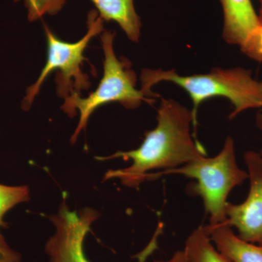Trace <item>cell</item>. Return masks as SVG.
<instances>
[{"label": "cell", "instance_id": "cell-1", "mask_svg": "<svg viewBox=\"0 0 262 262\" xmlns=\"http://www.w3.org/2000/svg\"><path fill=\"white\" fill-rule=\"evenodd\" d=\"M157 120L156 127L145 133L144 141L138 149L117 151L107 158H122L132 161L126 168L108 170L105 174V181L117 179L125 187L136 189L145 182L151 170L179 168L206 155L203 148L193 140L191 134V125L194 127L192 110L173 99L163 98Z\"/></svg>", "mask_w": 262, "mask_h": 262}, {"label": "cell", "instance_id": "cell-2", "mask_svg": "<svg viewBox=\"0 0 262 262\" xmlns=\"http://www.w3.org/2000/svg\"><path fill=\"white\" fill-rule=\"evenodd\" d=\"M141 89L148 97L155 98L151 88L160 82H170L187 91L192 100L194 128L200 105L214 97L228 99L234 106L229 119L243 112L262 107V81L255 80L251 70L242 67L223 70L213 69L208 74L190 76L179 75L175 70H144L141 72Z\"/></svg>", "mask_w": 262, "mask_h": 262}, {"label": "cell", "instance_id": "cell-3", "mask_svg": "<svg viewBox=\"0 0 262 262\" xmlns=\"http://www.w3.org/2000/svg\"><path fill=\"white\" fill-rule=\"evenodd\" d=\"M171 174L195 179L196 182L188 187V192L201 196L211 225L225 223L229 194L248 178L247 171L237 163L235 146L230 136L226 139L220 152L213 158L204 155L179 168L149 173L146 180Z\"/></svg>", "mask_w": 262, "mask_h": 262}, {"label": "cell", "instance_id": "cell-4", "mask_svg": "<svg viewBox=\"0 0 262 262\" xmlns=\"http://www.w3.org/2000/svg\"><path fill=\"white\" fill-rule=\"evenodd\" d=\"M115 33L104 31L101 39L104 61L103 74L97 89L88 96L82 98L80 94H72L66 98L62 110L69 116L80 112L78 125L71 141L75 143L81 131L87 125L90 117L96 108L111 102H119L125 108L134 110L140 106L142 101L152 105L155 98L148 97L142 89H136V75L131 69V63L125 58L118 59L115 56L113 41Z\"/></svg>", "mask_w": 262, "mask_h": 262}, {"label": "cell", "instance_id": "cell-5", "mask_svg": "<svg viewBox=\"0 0 262 262\" xmlns=\"http://www.w3.org/2000/svg\"><path fill=\"white\" fill-rule=\"evenodd\" d=\"M103 20L98 12L91 10L88 15V32L77 42H67L57 37L45 25L48 44V58L46 65L37 81L27 89L22 101V108L28 110L34 98L39 94L43 82L51 72L57 71V94L64 99L72 94H80V91L90 87L89 77L82 72V62L85 60L84 51L90 41L103 31Z\"/></svg>", "mask_w": 262, "mask_h": 262}, {"label": "cell", "instance_id": "cell-6", "mask_svg": "<svg viewBox=\"0 0 262 262\" xmlns=\"http://www.w3.org/2000/svg\"><path fill=\"white\" fill-rule=\"evenodd\" d=\"M98 218V212L92 208L72 211L62 203L58 213L51 217L56 232L46 245L50 262H90L84 254V241Z\"/></svg>", "mask_w": 262, "mask_h": 262}, {"label": "cell", "instance_id": "cell-7", "mask_svg": "<svg viewBox=\"0 0 262 262\" xmlns=\"http://www.w3.org/2000/svg\"><path fill=\"white\" fill-rule=\"evenodd\" d=\"M249 192L239 204L227 203L226 225L237 230V236L246 242L262 244V149L246 151Z\"/></svg>", "mask_w": 262, "mask_h": 262}, {"label": "cell", "instance_id": "cell-8", "mask_svg": "<svg viewBox=\"0 0 262 262\" xmlns=\"http://www.w3.org/2000/svg\"><path fill=\"white\" fill-rule=\"evenodd\" d=\"M224 13L223 37L244 51L259 28L251 0H220Z\"/></svg>", "mask_w": 262, "mask_h": 262}, {"label": "cell", "instance_id": "cell-9", "mask_svg": "<svg viewBox=\"0 0 262 262\" xmlns=\"http://www.w3.org/2000/svg\"><path fill=\"white\" fill-rule=\"evenodd\" d=\"M205 230L215 248L232 262H262V244H251L239 238L225 223L205 226Z\"/></svg>", "mask_w": 262, "mask_h": 262}, {"label": "cell", "instance_id": "cell-10", "mask_svg": "<svg viewBox=\"0 0 262 262\" xmlns=\"http://www.w3.org/2000/svg\"><path fill=\"white\" fill-rule=\"evenodd\" d=\"M103 21L116 22L127 37L138 42L141 36V22L136 13L134 0H91Z\"/></svg>", "mask_w": 262, "mask_h": 262}, {"label": "cell", "instance_id": "cell-11", "mask_svg": "<svg viewBox=\"0 0 262 262\" xmlns=\"http://www.w3.org/2000/svg\"><path fill=\"white\" fill-rule=\"evenodd\" d=\"M29 189L27 186L10 187L0 184V229L5 227L3 217L13 207L28 201ZM21 257L10 247L0 230V262H20Z\"/></svg>", "mask_w": 262, "mask_h": 262}, {"label": "cell", "instance_id": "cell-12", "mask_svg": "<svg viewBox=\"0 0 262 262\" xmlns=\"http://www.w3.org/2000/svg\"><path fill=\"white\" fill-rule=\"evenodd\" d=\"M183 251L187 262H232L215 248L203 227L194 229L187 237Z\"/></svg>", "mask_w": 262, "mask_h": 262}, {"label": "cell", "instance_id": "cell-13", "mask_svg": "<svg viewBox=\"0 0 262 262\" xmlns=\"http://www.w3.org/2000/svg\"><path fill=\"white\" fill-rule=\"evenodd\" d=\"M65 3L66 0H24L29 21H34L46 14H57L61 11Z\"/></svg>", "mask_w": 262, "mask_h": 262}, {"label": "cell", "instance_id": "cell-14", "mask_svg": "<svg viewBox=\"0 0 262 262\" xmlns=\"http://www.w3.org/2000/svg\"><path fill=\"white\" fill-rule=\"evenodd\" d=\"M242 52L251 59L262 63V24Z\"/></svg>", "mask_w": 262, "mask_h": 262}, {"label": "cell", "instance_id": "cell-15", "mask_svg": "<svg viewBox=\"0 0 262 262\" xmlns=\"http://www.w3.org/2000/svg\"><path fill=\"white\" fill-rule=\"evenodd\" d=\"M162 262H187L184 251H177L170 259Z\"/></svg>", "mask_w": 262, "mask_h": 262}, {"label": "cell", "instance_id": "cell-16", "mask_svg": "<svg viewBox=\"0 0 262 262\" xmlns=\"http://www.w3.org/2000/svg\"><path fill=\"white\" fill-rule=\"evenodd\" d=\"M256 124H257L258 128L262 130V115L261 114H258L257 117H256Z\"/></svg>", "mask_w": 262, "mask_h": 262}, {"label": "cell", "instance_id": "cell-17", "mask_svg": "<svg viewBox=\"0 0 262 262\" xmlns=\"http://www.w3.org/2000/svg\"><path fill=\"white\" fill-rule=\"evenodd\" d=\"M260 3L259 13H258V18H259L260 24H262V0H258Z\"/></svg>", "mask_w": 262, "mask_h": 262}]
</instances>
